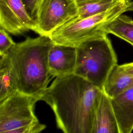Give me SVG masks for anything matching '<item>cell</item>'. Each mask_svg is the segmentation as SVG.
<instances>
[{"instance_id": "6da1fadb", "label": "cell", "mask_w": 133, "mask_h": 133, "mask_svg": "<svg viewBox=\"0 0 133 133\" xmlns=\"http://www.w3.org/2000/svg\"><path fill=\"white\" fill-rule=\"evenodd\" d=\"M103 90L74 74L57 77L40 100L52 110L58 128L65 133H92L96 107Z\"/></svg>"}, {"instance_id": "7a4b0ae2", "label": "cell", "mask_w": 133, "mask_h": 133, "mask_svg": "<svg viewBox=\"0 0 133 133\" xmlns=\"http://www.w3.org/2000/svg\"><path fill=\"white\" fill-rule=\"evenodd\" d=\"M54 44L49 36L39 35L16 43L4 55L19 91L40 99L51 76L48 58Z\"/></svg>"}, {"instance_id": "3957f363", "label": "cell", "mask_w": 133, "mask_h": 133, "mask_svg": "<svg viewBox=\"0 0 133 133\" xmlns=\"http://www.w3.org/2000/svg\"><path fill=\"white\" fill-rule=\"evenodd\" d=\"M133 11V0H122L103 12L66 23L49 36L54 43L77 47L81 43L108 35L104 27L119 15Z\"/></svg>"}, {"instance_id": "277c9868", "label": "cell", "mask_w": 133, "mask_h": 133, "mask_svg": "<svg viewBox=\"0 0 133 133\" xmlns=\"http://www.w3.org/2000/svg\"><path fill=\"white\" fill-rule=\"evenodd\" d=\"M74 74L103 90L107 79L117 59L108 36L85 41L76 47Z\"/></svg>"}, {"instance_id": "5b68a950", "label": "cell", "mask_w": 133, "mask_h": 133, "mask_svg": "<svg viewBox=\"0 0 133 133\" xmlns=\"http://www.w3.org/2000/svg\"><path fill=\"white\" fill-rule=\"evenodd\" d=\"M39 98L17 91L0 102L1 133H38L46 128L35 115Z\"/></svg>"}, {"instance_id": "8992f818", "label": "cell", "mask_w": 133, "mask_h": 133, "mask_svg": "<svg viewBox=\"0 0 133 133\" xmlns=\"http://www.w3.org/2000/svg\"><path fill=\"white\" fill-rule=\"evenodd\" d=\"M77 12L78 6L73 0H41L35 18L34 31L39 35L49 36Z\"/></svg>"}, {"instance_id": "52a82bcc", "label": "cell", "mask_w": 133, "mask_h": 133, "mask_svg": "<svg viewBox=\"0 0 133 133\" xmlns=\"http://www.w3.org/2000/svg\"><path fill=\"white\" fill-rule=\"evenodd\" d=\"M0 26L18 35L34 31L35 22L28 12L23 0H0Z\"/></svg>"}, {"instance_id": "ba28073f", "label": "cell", "mask_w": 133, "mask_h": 133, "mask_svg": "<svg viewBox=\"0 0 133 133\" xmlns=\"http://www.w3.org/2000/svg\"><path fill=\"white\" fill-rule=\"evenodd\" d=\"M76 47L54 43L49 50L48 69L52 77L74 74L76 64Z\"/></svg>"}, {"instance_id": "9c48e42d", "label": "cell", "mask_w": 133, "mask_h": 133, "mask_svg": "<svg viewBox=\"0 0 133 133\" xmlns=\"http://www.w3.org/2000/svg\"><path fill=\"white\" fill-rule=\"evenodd\" d=\"M92 133H119L111 98L103 91L96 109Z\"/></svg>"}, {"instance_id": "30bf717a", "label": "cell", "mask_w": 133, "mask_h": 133, "mask_svg": "<svg viewBox=\"0 0 133 133\" xmlns=\"http://www.w3.org/2000/svg\"><path fill=\"white\" fill-rule=\"evenodd\" d=\"M111 100L119 133H130L133 130V87Z\"/></svg>"}, {"instance_id": "8fae6325", "label": "cell", "mask_w": 133, "mask_h": 133, "mask_svg": "<svg viewBox=\"0 0 133 133\" xmlns=\"http://www.w3.org/2000/svg\"><path fill=\"white\" fill-rule=\"evenodd\" d=\"M133 87V75L121 65L116 64L110 72L103 89L110 98H114Z\"/></svg>"}, {"instance_id": "7c38bea8", "label": "cell", "mask_w": 133, "mask_h": 133, "mask_svg": "<svg viewBox=\"0 0 133 133\" xmlns=\"http://www.w3.org/2000/svg\"><path fill=\"white\" fill-rule=\"evenodd\" d=\"M105 32L125 41L133 47V19L124 15H119L104 27Z\"/></svg>"}, {"instance_id": "4fadbf2b", "label": "cell", "mask_w": 133, "mask_h": 133, "mask_svg": "<svg viewBox=\"0 0 133 133\" xmlns=\"http://www.w3.org/2000/svg\"><path fill=\"white\" fill-rule=\"evenodd\" d=\"M18 91L5 56L0 60V102Z\"/></svg>"}, {"instance_id": "5bb4252c", "label": "cell", "mask_w": 133, "mask_h": 133, "mask_svg": "<svg viewBox=\"0 0 133 133\" xmlns=\"http://www.w3.org/2000/svg\"><path fill=\"white\" fill-rule=\"evenodd\" d=\"M121 1L122 0H92L79 5L77 15L68 22L105 11Z\"/></svg>"}, {"instance_id": "9a60e30c", "label": "cell", "mask_w": 133, "mask_h": 133, "mask_svg": "<svg viewBox=\"0 0 133 133\" xmlns=\"http://www.w3.org/2000/svg\"><path fill=\"white\" fill-rule=\"evenodd\" d=\"M5 30L0 29V56H4L15 44Z\"/></svg>"}, {"instance_id": "2e32d148", "label": "cell", "mask_w": 133, "mask_h": 133, "mask_svg": "<svg viewBox=\"0 0 133 133\" xmlns=\"http://www.w3.org/2000/svg\"><path fill=\"white\" fill-rule=\"evenodd\" d=\"M40 1L41 0H23L28 12L34 20Z\"/></svg>"}, {"instance_id": "e0dca14e", "label": "cell", "mask_w": 133, "mask_h": 133, "mask_svg": "<svg viewBox=\"0 0 133 133\" xmlns=\"http://www.w3.org/2000/svg\"><path fill=\"white\" fill-rule=\"evenodd\" d=\"M122 67L128 73L133 75V62L121 64Z\"/></svg>"}, {"instance_id": "ac0fdd59", "label": "cell", "mask_w": 133, "mask_h": 133, "mask_svg": "<svg viewBox=\"0 0 133 133\" xmlns=\"http://www.w3.org/2000/svg\"><path fill=\"white\" fill-rule=\"evenodd\" d=\"M77 5V6L85 4L86 3H88L92 0H73Z\"/></svg>"}]
</instances>
